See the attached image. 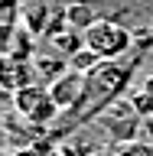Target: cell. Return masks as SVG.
<instances>
[{
  "instance_id": "obj_3",
  "label": "cell",
  "mask_w": 153,
  "mask_h": 156,
  "mask_svg": "<svg viewBox=\"0 0 153 156\" xmlns=\"http://www.w3.org/2000/svg\"><path fill=\"white\" fill-rule=\"evenodd\" d=\"M10 98H13V111H16L33 130H46V127L56 124V117L62 114L59 104L52 101V94H49V85H39V81L23 88V91H16V94H10Z\"/></svg>"
},
{
  "instance_id": "obj_14",
  "label": "cell",
  "mask_w": 153,
  "mask_h": 156,
  "mask_svg": "<svg viewBox=\"0 0 153 156\" xmlns=\"http://www.w3.org/2000/svg\"><path fill=\"white\" fill-rule=\"evenodd\" d=\"M117 156H153V143H147V140L121 143V146H117Z\"/></svg>"
},
{
  "instance_id": "obj_11",
  "label": "cell",
  "mask_w": 153,
  "mask_h": 156,
  "mask_svg": "<svg viewBox=\"0 0 153 156\" xmlns=\"http://www.w3.org/2000/svg\"><path fill=\"white\" fill-rule=\"evenodd\" d=\"M3 10H0V23H3V42L13 36V29H16V20L23 16L20 13V0H0Z\"/></svg>"
},
{
  "instance_id": "obj_9",
  "label": "cell",
  "mask_w": 153,
  "mask_h": 156,
  "mask_svg": "<svg viewBox=\"0 0 153 156\" xmlns=\"http://www.w3.org/2000/svg\"><path fill=\"white\" fill-rule=\"evenodd\" d=\"M59 150H62V156H95L101 146L91 143L88 133H68L65 140L59 143Z\"/></svg>"
},
{
  "instance_id": "obj_6",
  "label": "cell",
  "mask_w": 153,
  "mask_h": 156,
  "mask_svg": "<svg viewBox=\"0 0 153 156\" xmlns=\"http://www.w3.org/2000/svg\"><path fill=\"white\" fill-rule=\"evenodd\" d=\"M0 85L7 94H16L23 88L36 85V68L29 62H13V58H3V68H0Z\"/></svg>"
},
{
  "instance_id": "obj_12",
  "label": "cell",
  "mask_w": 153,
  "mask_h": 156,
  "mask_svg": "<svg viewBox=\"0 0 153 156\" xmlns=\"http://www.w3.org/2000/svg\"><path fill=\"white\" fill-rule=\"evenodd\" d=\"M98 62H101V58H98L95 52H91V49L85 46V49H78L75 55L68 58V68H75V72H91V68H95Z\"/></svg>"
},
{
  "instance_id": "obj_13",
  "label": "cell",
  "mask_w": 153,
  "mask_h": 156,
  "mask_svg": "<svg viewBox=\"0 0 153 156\" xmlns=\"http://www.w3.org/2000/svg\"><path fill=\"white\" fill-rule=\"evenodd\" d=\"M127 98H130V104H134V111H137L140 117H153V94H147V91L134 88Z\"/></svg>"
},
{
  "instance_id": "obj_10",
  "label": "cell",
  "mask_w": 153,
  "mask_h": 156,
  "mask_svg": "<svg viewBox=\"0 0 153 156\" xmlns=\"http://www.w3.org/2000/svg\"><path fill=\"white\" fill-rule=\"evenodd\" d=\"M46 20H49V7H26L23 10V23H26V29L33 33V36H39V33H46Z\"/></svg>"
},
{
  "instance_id": "obj_4",
  "label": "cell",
  "mask_w": 153,
  "mask_h": 156,
  "mask_svg": "<svg viewBox=\"0 0 153 156\" xmlns=\"http://www.w3.org/2000/svg\"><path fill=\"white\" fill-rule=\"evenodd\" d=\"M95 124H101V130L107 133V140L114 146L130 143V140H140V127H144V117L134 111L130 98H117L114 104H107L101 114H98Z\"/></svg>"
},
{
  "instance_id": "obj_18",
  "label": "cell",
  "mask_w": 153,
  "mask_h": 156,
  "mask_svg": "<svg viewBox=\"0 0 153 156\" xmlns=\"http://www.w3.org/2000/svg\"><path fill=\"white\" fill-rule=\"evenodd\" d=\"M49 156H62V150H59V146H52V150H49Z\"/></svg>"
},
{
  "instance_id": "obj_15",
  "label": "cell",
  "mask_w": 153,
  "mask_h": 156,
  "mask_svg": "<svg viewBox=\"0 0 153 156\" xmlns=\"http://www.w3.org/2000/svg\"><path fill=\"white\" fill-rule=\"evenodd\" d=\"M140 140L153 143V117H144V127H140Z\"/></svg>"
},
{
  "instance_id": "obj_8",
  "label": "cell",
  "mask_w": 153,
  "mask_h": 156,
  "mask_svg": "<svg viewBox=\"0 0 153 156\" xmlns=\"http://www.w3.org/2000/svg\"><path fill=\"white\" fill-rule=\"evenodd\" d=\"M65 20H68V26H75V29H88L98 20V10L91 7V0H78V3L65 7Z\"/></svg>"
},
{
  "instance_id": "obj_7",
  "label": "cell",
  "mask_w": 153,
  "mask_h": 156,
  "mask_svg": "<svg viewBox=\"0 0 153 156\" xmlns=\"http://www.w3.org/2000/svg\"><path fill=\"white\" fill-rule=\"evenodd\" d=\"M52 49H56L62 58H72L78 49H85V36H82L75 26H68V29H62V33L52 36Z\"/></svg>"
},
{
  "instance_id": "obj_17",
  "label": "cell",
  "mask_w": 153,
  "mask_h": 156,
  "mask_svg": "<svg viewBox=\"0 0 153 156\" xmlns=\"http://www.w3.org/2000/svg\"><path fill=\"white\" fill-rule=\"evenodd\" d=\"M95 156H117V146H101Z\"/></svg>"
},
{
  "instance_id": "obj_5",
  "label": "cell",
  "mask_w": 153,
  "mask_h": 156,
  "mask_svg": "<svg viewBox=\"0 0 153 156\" xmlns=\"http://www.w3.org/2000/svg\"><path fill=\"white\" fill-rule=\"evenodd\" d=\"M82 91H85V72H75V68H68L65 75H59L49 81V94L52 101L59 104L62 114H72L82 101Z\"/></svg>"
},
{
  "instance_id": "obj_16",
  "label": "cell",
  "mask_w": 153,
  "mask_h": 156,
  "mask_svg": "<svg viewBox=\"0 0 153 156\" xmlns=\"http://www.w3.org/2000/svg\"><path fill=\"white\" fill-rule=\"evenodd\" d=\"M140 91H147V94H153V72H147V75L140 78Z\"/></svg>"
},
{
  "instance_id": "obj_1",
  "label": "cell",
  "mask_w": 153,
  "mask_h": 156,
  "mask_svg": "<svg viewBox=\"0 0 153 156\" xmlns=\"http://www.w3.org/2000/svg\"><path fill=\"white\" fill-rule=\"evenodd\" d=\"M137 65H140V52H137L134 58H107V62H98L91 72H85V91H82L78 107L72 111V114H65L68 124L72 127L95 124L98 114H101L107 104H114L117 98L127 91ZM68 133H72V130H68Z\"/></svg>"
},
{
  "instance_id": "obj_2",
  "label": "cell",
  "mask_w": 153,
  "mask_h": 156,
  "mask_svg": "<svg viewBox=\"0 0 153 156\" xmlns=\"http://www.w3.org/2000/svg\"><path fill=\"white\" fill-rule=\"evenodd\" d=\"M82 36H85V46L101 62H107V58H127V52L137 46L134 29H127L124 23L107 20V16H98L88 29H82Z\"/></svg>"
}]
</instances>
